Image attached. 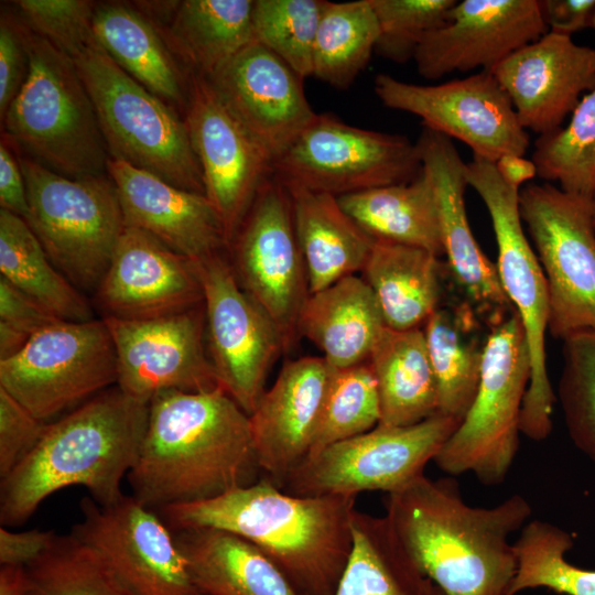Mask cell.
<instances>
[{
  "label": "cell",
  "mask_w": 595,
  "mask_h": 595,
  "mask_svg": "<svg viewBox=\"0 0 595 595\" xmlns=\"http://www.w3.org/2000/svg\"><path fill=\"white\" fill-rule=\"evenodd\" d=\"M285 186L310 293L361 272L376 239L343 209L336 196L294 184Z\"/></svg>",
  "instance_id": "obj_28"
},
{
  "label": "cell",
  "mask_w": 595,
  "mask_h": 595,
  "mask_svg": "<svg viewBox=\"0 0 595 595\" xmlns=\"http://www.w3.org/2000/svg\"><path fill=\"white\" fill-rule=\"evenodd\" d=\"M332 374L322 356L286 361L249 415L261 473L279 488L311 453Z\"/></svg>",
  "instance_id": "obj_25"
},
{
  "label": "cell",
  "mask_w": 595,
  "mask_h": 595,
  "mask_svg": "<svg viewBox=\"0 0 595 595\" xmlns=\"http://www.w3.org/2000/svg\"><path fill=\"white\" fill-rule=\"evenodd\" d=\"M437 205L447 270L480 321L494 326L515 310L505 294L497 267L479 248L468 224L464 193L465 162L452 139L423 128L415 142Z\"/></svg>",
  "instance_id": "obj_22"
},
{
  "label": "cell",
  "mask_w": 595,
  "mask_h": 595,
  "mask_svg": "<svg viewBox=\"0 0 595 595\" xmlns=\"http://www.w3.org/2000/svg\"><path fill=\"white\" fill-rule=\"evenodd\" d=\"M380 415L377 381L369 361L333 368L309 456L372 430L379 424Z\"/></svg>",
  "instance_id": "obj_42"
},
{
  "label": "cell",
  "mask_w": 595,
  "mask_h": 595,
  "mask_svg": "<svg viewBox=\"0 0 595 595\" xmlns=\"http://www.w3.org/2000/svg\"><path fill=\"white\" fill-rule=\"evenodd\" d=\"M343 209L374 239L443 253L432 182L422 169L408 183L337 197Z\"/></svg>",
  "instance_id": "obj_34"
},
{
  "label": "cell",
  "mask_w": 595,
  "mask_h": 595,
  "mask_svg": "<svg viewBox=\"0 0 595 595\" xmlns=\"http://www.w3.org/2000/svg\"><path fill=\"white\" fill-rule=\"evenodd\" d=\"M260 474L249 415L219 387L155 394L127 479L131 495L156 511L249 486Z\"/></svg>",
  "instance_id": "obj_1"
},
{
  "label": "cell",
  "mask_w": 595,
  "mask_h": 595,
  "mask_svg": "<svg viewBox=\"0 0 595 595\" xmlns=\"http://www.w3.org/2000/svg\"><path fill=\"white\" fill-rule=\"evenodd\" d=\"M23 57H26V54L19 30L2 18L0 24V115L2 119L22 86Z\"/></svg>",
  "instance_id": "obj_49"
},
{
  "label": "cell",
  "mask_w": 595,
  "mask_h": 595,
  "mask_svg": "<svg viewBox=\"0 0 595 595\" xmlns=\"http://www.w3.org/2000/svg\"><path fill=\"white\" fill-rule=\"evenodd\" d=\"M203 289L208 356L220 387L250 415L267 377L288 350L269 314L239 284L221 252L196 260Z\"/></svg>",
  "instance_id": "obj_14"
},
{
  "label": "cell",
  "mask_w": 595,
  "mask_h": 595,
  "mask_svg": "<svg viewBox=\"0 0 595 595\" xmlns=\"http://www.w3.org/2000/svg\"><path fill=\"white\" fill-rule=\"evenodd\" d=\"M112 337L117 387L150 402L163 391L207 392L220 387L205 349V310L148 320L102 317Z\"/></svg>",
  "instance_id": "obj_17"
},
{
  "label": "cell",
  "mask_w": 595,
  "mask_h": 595,
  "mask_svg": "<svg viewBox=\"0 0 595 595\" xmlns=\"http://www.w3.org/2000/svg\"><path fill=\"white\" fill-rule=\"evenodd\" d=\"M148 418L149 403L116 386L47 423L31 453L1 478L2 527L24 523L45 498L69 486L86 487L99 505L119 500Z\"/></svg>",
  "instance_id": "obj_4"
},
{
  "label": "cell",
  "mask_w": 595,
  "mask_h": 595,
  "mask_svg": "<svg viewBox=\"0 0 595 595\" xmlns=\"http://www.w3.org/2000/svg\"><path fill=\"white\" fill-rule=\"evenodd\" d=\"M94 33L108 56L139 84L161 99L183 101L175 61L143 15L123 4L98 6L94 11Z\"/></svg>",
  "instance_id": "obj_35"
},
{
  "label": "cell",
  "mask_w": 595,
  "mask_h": 595,
  "mask_svg": "<svg viewBox=\"0 0 595 595\" xmlns=\"http://www.w3.org/2000/svg\"><path fill=\"white\" fill-rule=\"evenodd\" d=\"M125 224L143 230L172 250L201 260L228 248L223 224L204 194L178 188L161 177L109 158Z\"/></svg>",
  "instance_id": "obj_26"
},
{
  "label": "cell",
  "mask_w": 595,
  "mask_h": 595,
  "mask_svg": "<svg viewBox=\"0 0 595 595\" xmlns=\"http://www.w3.org/2000/svg\"><path fill=\"white\" fill-rule=\"evenodd\" d=\"M203 300L196 260L128 226L95 291L102 317L120 320L166 316L198 306Z\"/></svg>",
  "instance_id": "obj_23"
},
{
  "label": "cell",
  "mask_w": 595,
  "mask_h": 595,
  "mask_svg": "<svg viewBox=\"0 0 595 595\" xmlns=\"http://www.w3.org/2000/svg\"><path fill=\"white\" fill-rule=\"evenodd\" d=\"M465 180L484 202L498 248L497 271L506 296L517 312L527 338L530 380L523 399L519 429L533 441L552 431L555 396L545 359L549 291L541 264L521 225L519 188L507 184L495 163L479 158L465 164Z\"/></svg>",
  "instance_id": "obj_8"
},
{
  "label": "cell",
  "mask_w": 595,
  "mask_h": 595,
  "mask_svg": "<svg viewBox=\"0 0 595 595\" xmlns=\"http://www.w3.org/2000/svg\"><path fill=\"white\" fill-rule=\"evenodd\" d=\"M19 32L28 73L3 117L7 132L60 174L101 175L110 156L74 61L34 31Z\"/></svg>",
  "instance_id": "obj_5"
},
{
  "label": "cell",
  "mask_w": 595,
  "mask_h": 595,
  "mask_svg": "<svg viewBox=\"0 0 595 595\" xmlns=\"http://www.w3.org/2000/svg\"><path fill=\"white\" fill-rule=\"evenodd\" d=\"M589 201H591L592 220H593V225H594V228H595V188L593 191V194H592Z\"/></svg>",
  "instance_id": "obj_55"
},
{
  "label": "cell",
  "mask_w": 595,
  "mask_h": 595,
  "mask_svg": "<svg viewBox=\"0 0 595 595\" xmlns=\"http://www.w3.org/2000/svg\"><path fill=\"white\" fill-rule=\"evenodd\" d=\"M379 26L370 0L325 1L313 52L312 76L348 88L376 51Z\"/></svg>",
  "instance_id": "obj_38"
},
{
  "label": "cell",
  "mask_w": 595,
  "mask_h": 595,
  "mask_svg": "<svg viewBox=\"0 0 595 595\" xmlns=\"http://www.w3.org/2000/svg\"><path fill=\"white\" fill-rule=\"evenodd\" d=\"M379 26L376 51L393 62L414 57L424 36L443 25L456 0H370Z\"/></svg>",
  "instance_id": "obj_45"
},
{
  "label": "cell",
  "mask_w": 595,
  "mask_h": 595,
  "mask_svg": "<svg viewBox=\"0 0 595 595\" xmlns=\"http://www.w3.org/2000/svg\"><path fill=\"white\" fill-rule=\"evenodd\" d=\"M386 509L400 543L444 595H507L517 572L509 537L532 513L523 496L473 507L453 478L422 474L388 494Z\"/></svg>",
  "instance_id": "obj_3"
},
{
  "label": "cell",
  "mask_w": 595,
  "mask_h": 595,
  "mask_svg": "<svg viewBox=\"0 0 595 595\" xmlns=\"http://www.w3.org/2000/svg\"><path fill=\"white\" fill-rule=\"evenodd\" d=\"M14 4L35 33L73 61L98 44L94 33L95 9L88 1L19 0Z\"/></svg>",
  "instance_id": "obj_46"
},
{
  "label": "cell",
  "mask_w": 595,
  "mask_h": 595,
  "mask_svg": "<svg viewBox=\"0 0 595 595\" xmlns=\"http://www.w3.org/2000/svg\"><path fill=\"white\" fill-rule=\"evenodd\" d=\"M519 210L545 277L552 336L595 331V228L589 197L549 182L519 192Z\"/></svg>",
  "instance_id": "obj_11"
},
{
  "label": "cell",
  "mask_w": 595,
  "mask_h": 595,
  "mask_svg": "<svg viewBox=\"0 0 595 595\" xmlns=\"http://www.w3.org/2000/svg\"><path fill=\"white\" fill-rule=\"evenodd\" d=\"M591 26L595 29V12H594V15H593V19H592V24H591Z\"/></svg>",
  "instance_id": "obj_56"
},
{
  "label": "cell",
  "mask_w": 595,
  "mask_h": 595,
  "mask_svg": "<svg viewBox=\"0 0 595 595\" xmlns=\"http://www.w3.org/2000/svg\"><path fill=\"white\" fill-rule=\"evenodd\" d=\"M201 595H299L255 544L218 529L173 531Z\"/></svg>",
  "instance_id": "obj_29"
},
{
  "label": "cell",
  "mask_w": 595,
  "mask_h": 595,
  "mask_svg": "<svg viewBox=\"0 0 595 595\" xmlns=\"http://www.w3.org/2000/svg\"><path fill=\"white\" fill-rule=\"evenodd\" d=\"M25 595H134L105 558L72 532L25 566Z\"/></svg>",
  "instance_id": "obj_39"
},
{
  "label": "cell",
  "mask_w": 595,
  "mask_h": 595,
  "mask_svg": "<svg viewBox=\"0 0 595 595\" xmlns=\"http://www.w3.org/2000/svg\"><path fill=\"white\" fill-rule=\"evenodd\" d=\"M116 382V351L104 318L58 321L0 360V388L44 422Z\"/></svg>",
  "instance_id": "obj_12"
},
{
  "label": "cell",
  "mask_w": 595,
  "mask_h": 595,
  "mask_svg": "<svg viewBox=\"0 0 595 595\" xmlns=\"http://www.w3.org/2000/svg\"><path fill=\"white\" fill-rule=\"evenodd\" d=\"M489 72L508 95L523 129L545 136L560 129L595 87V48L548 31Z\"/></svg>",
  "instance_id": "obj_24"
},
{
  "label": "cell",
  "mask_w": 595,
  "mask_h": 595,
  "mask_svg": "<svg viewBox=\"0 0 595 595\" xmlns=\"http://www.w3.org/2000/svg\"><path fill=\"white\" fill-rule=\"evenodd\" d=\"M28 196L24 218L52 263L79 290L94 292L126 227L110 178H72L19 159Z\"/></svg>",
  "instance_id": "obj_7"
},
{
  "label": "cell",
  "mask_w": 595,
  "mask_h": 595,
  "mask_svg": "<svg viewBox=\"0 0 595 595\" xmlns=\"http://www.w3.org/2000/svg\"><path fill=\"white\" fill-rule=\"evenodd\" d=\"M325 0H255V41L305 79L313 73V52Z\"/></svg>",
  "instance_id": "obj_43"
},
{
  "label": "cell",
  "mask_w": 595,
  "mask_h": 595,
  "mask_svg": "<svg viewBox=\"0 0 595 595\" xmlns=\"http://www.w3.org/2000/svg\"><path fill=\"white\" fill-rule=\"evenodd\" d=\"M495 166L507 184L519 190L522 184L538 175L534 162L521 155L506 154L495 162Z\"/></svg>",
  "instance_id": "obj_53"
},
{
  "label": "cell",
  "mask_w": 595,
  "mask_h": 595,
  "mask_svg": "<svg viewBox=\"0 0 595 595\" xmlns=\"http://www.w3.org/2000/svg\"><path fill=\"white\" fill-rule=\"evenodd\" d=\"M530 380V356L516 311L490 327L475 399L434 457L444 473H472L486 486L501 484L519 448L520 413Z\"/></svg>",
  "instance_id": "obj_9"
},
{
  "label": "cell",
  "mask_w": 595,
  "mask_h": 595,
  "mask_svg": "<svg viewBox=\"0 0 595 595\" xmlns=\"http://www.w3.org/2000/svg\"><path fill=\"white\" fill-rule=\"evenodd\" d=\"M110 158L205 195L185 120L121 69L96 44L74 60Z\"/></svg>",
  "instance_id": "obj_6"
},
{
  "label": "cell",
  "mask_w": 595,
  "mask_h": 595,
  "mask_svg": "<svg viewBox=\"0 0 595 595\" xmlns=\"http://www.w3.org/2000/svg\"><path fill=\"white\" fill-rule=\"evenodd\" d=\"M422 170L416 143L407 137L358 128L331 113H316L273 163V173L336 197L408 183Z\"/></svg>",
  "instance_id": "obj_13"
},
{
  "label": "cell",
  "mask_w": 595,
  "mask_h": 595,
  "mask_svg": "<svg viewBox=\"0 0 595 595\" xmlns=\"http://www.w3.org/2000/svg\"><path fill=\"white\" fill-rule=\"evenodd\" d=\"M63 321L0 277V360L20 351L43 328Z\"/></svg>",
  "instance_id": "obj_47"
},
{
  "label": "cell",
  "mask_w": 595,
  "mask_h": 595,
  "mask_svg": "<svg viewBox=\"0 0 595 595\" xmlns=\"http://www.w3.org/2000/svg\"><path fill=\"white\" fill-rule=\"evenodd\" d=\"M562 340L558 398L572 442L595 465V331H578Z\"/></svg>",
  "instance_id": "obj_44"
},
{
  "label": "cell",
  "mask_w": 595,
  "mask_h": 595,
  "mask_svg": "<svg viewBox=\"0 0 595 595\" xmlns=\"http://www.w3.org/2000/svg\"><path fill=\"white\" fill-rule=\"evenodd\" d=\"M72 533L97 550L134 595H201L173 531L132 495L110 505L80 500Z\"/></svg>",
  "instance_id": "obj_18"
},
{
  "label": "cell",
  "mask_w": 595,
  "mask_h": 595,
  "mask_svg": "<svg viewBox=\"0 0 595 595\" xmlns=\"http://www.w3.org/2000/svg\"><path fill=\"white\" fill-rule=\"evenodd\" d=\"M0 205L23 219L28 215L26 188L20 164L3 143L0 147Z\"/></svg>",
  "instance_id": "obj_52"
},
{
  "label": "cell",
  "mask_w": 595,
  "mask_h": 595,
  "mask_svg": "<svg viewBox=\"0 0 595 595\" xmlns=\"http://www.w3.org/2000/svg\"><path fill=\"white\" fill-rule=\"evenodd\" d=\"M253 0H185L170 28L176 52L194 74L209 77L255 41Z\"/></svg>",
  "instance_id": "obj_37"
},
{
  "label": "cell",
  "mask_w": 595,
  "mask_h": 595,
  "mask_svg": "<svg viewBox=\"0 0 595 595\" xmlns=\"http://www.w3.org/2000/svg\"><path fill=\"white\" fill-rule=\"evenodd\" d=\"M375 94L386 107L412 113L425 128L462 141L475 158L495 163L506 154L523 156L529 148L526 129L489 71L436 85L379 74Z\"/></svg>",
  "instance_id": "obj_16"
},
{
  "label": "cell",
  "mask_w": 595,
  "mask_h": 595,
  "mask_svg": "<svg viewBox=\"0 0 595 595\" xmlns=\"http://www.w3.org/2000/svg\"><path fill=\"white\" fill-rule=\"evenodd\" d=\"M573 544L572 536L560 527L543 520L528 521L513 543L517 572L507 595L536 587L566 595H595V571L565 559Z\"/></svg>",
  "instance_id": "obj_40"
},
{
  "label": "cell",
  "mask_w": 595,
  "mask_h": 595,
  "mask_svg": "<svg viewBox=\"0 0 595 595\" xmlns=\"http://www.w3.org/2000/svg\"><path fill=\"white\" fill-rule=\"evenodd\" d=\"M229 248L237 281L274 321L289 349L311 293L290 193L274 173L261 185Z\"/></svg>",
  "instance_id": "obj_15"
},
{
  "label": "cell",
  "mask_w": 595,
  "mask_h": 595,
  "mask_svg": "<svg viewBox=\"0 0 595 595\" xmlns=\"http://www.w3.org/2000/svg\"><path fill=\"white\" fill-rule=\"evenodd\" d=\"M26 585L25 566L1 565L0 595H25Z\"/></svg>",
  "instance_id": "obj_54"
},
{
  "label": "cell",
  "mask_w": 595,
  "mask_h": 595,
  "mask_svg": "<svg viewBox=\"0 0 595 595\" xmlns=\"http://www.w3.org/2000/svg\"><path fill=\"white\" fill-rule=\"evenodd\" d=\"M540 9L548 31L572 36L591 26L595 0H541Z\"/></svg>",
  "instance_id": "obj_51"
},
{
  "label": "cell",
  "mask_w": 595,
  "mask_h": 595,
  "mask_svg": "<svg viewBox=\"0 0 595 595\" xmlns=\"http://www.w3.org/2000/svg\"><path fill=\"white\" fill-rule=\"evenodd\" d=\"M443 264L418 247L376 240L361 271L385 325L396 331L423 327L441 305Z\"/></svg>",
  "instance_id": "obj_30"
},
{
  "label": "cell",
  "mask_w": 595,
  "mask_h": 595,
  "mask_svg": "<svg viewBox=\"0 0 595 595\" xmlns=\"http://www.w3.org/2000/svg\"><path fill=\"white\" fill-rule=\"evenodd\" d=\"M46 422L0 388V477L12 472L36 446Z\"/></svg>",
  "instance_id": "obj_48"
},
{
  "label": "cell",
  "mask_w": 595,
  "mask_h": 595,
  "mask_svg": "<svg viewBox=\"0 0 595 595\" xmlns=\"http://www.w3.org/2000/svg\"><path fill=\"white\" fill-rule=\"evenodd\" d=\"M548 32L539 0H463L429 32L414 54L419 74L439 79L478 67L490 71Z\"/></svg>",
  "instance_id": "obj_20"
},
{
  "label": "cell",
  "mask_w": 595,
  "mask_h": 595,
  "mask_svg": "<svg viewBox=\"0 0 595 595\" xmlns=\"http://www.w3.org/2000/svg\"><path fill=\"white\" fill-rule=\"evenodd\" d=\"M355 500L291 495L262 476L218 497L156 512L172 531L209 528L248 540L299 595H333L353 548Z\"/></svg>",
  "instance_id": "obj_2"
},
{
  "label": "cell",
  "mask_w": 595,
  "mask_h": 595,
  "mask_svg": "<svg viewBox=\"0 0 595 595\" xmlns=\"http://www.w3.org/2000/svg\"><path fill=\"white\" fill-rule=\"evenodd\" d=\"M532 161L541 178L591 198L595 188V87L583 96L564 127L538 138Z\"/></svg>",
  "instance_id": "obj_41"
},
{
  "label": "cell",
  "mask_w": 595,
  "mask_h": 595,
  "mask_svg": "<svg viewBox=\"0 0 595 595\" xmlns=\"http://www.w3.org/2000/svg\"><path fill=\"white\" fill-rule=\"evenodd\" d=\"M1 278L63 321L93 320L89 302L50 260L26 221L0 208Z\"/></svg>",
  "instance_id": "obj_36"
},
{
  "label": "cell",
  "mask_w": 595,
  "mask_h": 595,
  "mask_svg": "<svg viewBox=\"0 0 595 595\" xmlns=\"http://www.w3.org/2000/svg\"><path fill=\"white\" fill-rule=\"evenodd\" d=\"M206 78L273 163L316 116L304 79L256 41Z\"/></svg>",
  "instance_id": "obj_21"
},
{
  "label": "cell",
  "mask_w": 595,
  "mask_h": 595,
  "mask_svg": "<svg viewBox=\"0 0 595 595\" xmlns=\"http://www.w3.org/2000/svg\"><path fill=\"white\" fill-rule=\"evenodd\" d=\"M185 122L205 196L223 224L229 248L273 160L223 101L208 79L193 74Z\"/></svg>",
  "instance_id": "obj_19"
},
{
  "label": "cell",
  "mask_w": 595,
  "mask_h": 595,
  "mask_svg": "<svg viewBox=\"0 0 595 595\" xmlns=\"http://www.w3.org/2000/svg\"><path fill=\"white\" fill-rule=\"evenodd\" d=\"M386 325L368 283L356 274L311 293L298 333L311 340L335 369L369 359Z\"/></svg>",
  "instance_id": "obj_27"
},
{
  "label": "cell",
  "mask_w": 595,
  "mask_h": 595,
  "mask_svg": "<svg viewBox=\"0 0 595 595\" xmlns=\"http://www.w3.org/2000/svg\"><path fill=\"white\" fill-rule=\"evenodd\" d=\"M459 423L436 413L408 426L378 424L309 456L281 489L303 497L391 494L424 474Z\"/></svg>",
  "instance_id": "obj_10"
},
{
  "label": "cell",
  "mask_w": 595,
  "mask_h": 595,
  "mask_svg": "<svg viewBox=\"0 0 595 595\" xmlns=\"http://www.w3.org/2000/svg\"><path fill=\"white\" fill-rule=\"evenodd\" d=\"M56 533L32 529L11 531L0 528V564L26 566L41 556L52 544Z\"/></svg>",
  "instance_id": "obj_50"
},
{
  "label": "cell",
  "mask_w": 595,
  "mask_h": 595,
  "mask_svg": "<svg viewBox=\"0 0 595 595\" xmlns=\"http://www.w3.org/2000/svg\"><path fill=\"white\" fill-rule=\"evenodd\" d=\"M380 399L379 425H413L437 413V390L423 328L387 326L368 359Z\"/></svg>",
  "instance_id": "obj_31"
},
{
  "label": "cell",
  "mask_w": 595,
  "mask_h": 595,
  "mask_svg": "<svg viewBox=\"0 0 595 595\" xmlns=\"http://www.w3.org/2000/svg\"><path fill=\"white\" fill-rule=\"evenodd\" d=\"M353 548L333 595H444L400 543L386 516L355 509Z\"/></svg>",
  "instance_id": "obj_33"
},
{
  "label": "cell",
  "mask_w": 595,
  "mask_h": 595,
  "mask_svg": "<svg viewBox=\"0 0 595 595\" xmlns=\"http://www.w3.org/2000/svg\"><path fill=\"white\" fill-rule=\"evenodd\" d=\"M466 302L439 306L423 325L437 390V413L462 422L480 380L486 338Z\"/></svg>",
  "instance_id": "obj_32"
}]
</instances>
